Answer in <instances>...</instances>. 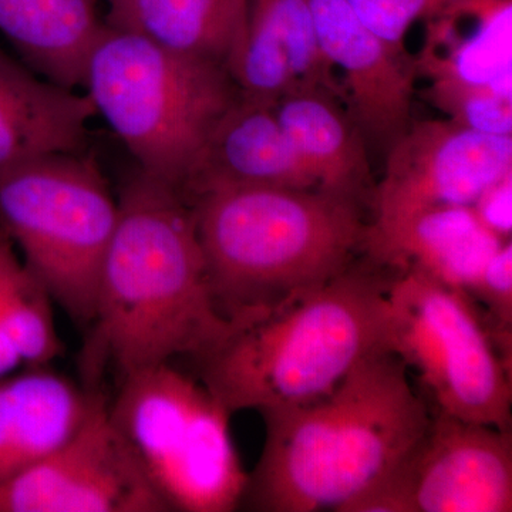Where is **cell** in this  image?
I'll return each mask as SVG.
<instances>
[{
	"label": "cell",
	"mask_w": 512,
	"mask_h": 512,
	"mask_svg": "<svg viewBox=\"0 0 512 512\" xmlns=\"http://www.w3.org/2000/svg\"><path fill=\"white\" fill-rule=\"evenodd\" d=\"M117 201L119 220L80 355L84 383L92 387L107 367L121 379L177 357L200 359L235 328L212 298L187 198L136 167Z\"/></svg>",
	"instance_id": "obj_1"
},
{
	"label": "cell",
	"mask_w": 512,
	"mask_h": 512,
	"mask_svg": "<svg viewBox=\"0 0 512 512\" xmlns=\"http://www.w3.org/2000/svg\"><path fill=\"white\" fill-rule=\"evenodd\" d=\"M265 441L241 507L346 512L413 456L431 424L407 366L377 350L313 402L261 414Z\"/></svg>",
	"instance_id": "obj_2"
},
{
	"label": "cell",
	"mask_w": 512,
	"mask_h": 512,
	"mask_svg": "<svg viewBox=\"0 0 512 512\" xmlns=\"http://www.w3.org/2000/svg\"><path fill=\"white\" fill-rule=\"evenodd\" d=\"M187 201L212 298L234 323L328 284L365 249L360 204L322 190L225 185Z\"/></svg>",
	"instance_id": "obj_3"
},
{
	"label": "cell",
	"mask_w": 512,
	"mask_h": 512,
	"mask_svg": "<svg viewBox=\"0 0 512 512\" xmlns=\"http://www.w3.org/2000/svg\"><path fill=\"white\" fill-rule=\"evenodd\" d=\"M390 282L353 264L328 284L235 323L224 342L194 360L198 379L232 414L325 396L367 356L389 349Z\"/></svg>",
	"instance_id": "obj_4"
},
{
	"label": "cell",
	"mask_w": 512,
	"mask_h": 512,
	"mask_svg": "<svg viewBox=\"0 0 512 512\" xmlns=\"http://www.w3.org/2000/svg\"><path fill=\"white\" fill-rule=\"evenodd\" d=\"M82 87L137 168L181 194L241 94L227 64L173 52L106 23L87 56Z\"/></svg>",
	"instance_id": "obj_5"
},
{
	"label": "cell",
	"mask_w": 512,
	"mask_h": 512,
	"mask_svg": "<svg viewBox=\"0 0 512 512\" xmlns=\"http://www.w3.org/2000/svg\"><path fill=\"white\" fill-rule=\"evenodd\" d=\"M109 413L168 511L241 507L248 473L232 439V413L200 379L174 363L137 370L121 377Z\"/></svg>",
	"instance_id": "obj_6"
},
{
	"label": "cell",
	"mask_w": 512,
	"mask_h": 512,
	"mask_svg": "<svg viewBox=\"0 0 512 512\" xmlns=\"http://www.w3.org/2000/svg\"><path fill=\"white\" fill-rule=\"evenodd\" d=\"M119 201L89 150L0 175V229L73 322L89 328Z\"/></svg>",
	"instance_id": "obj_7"
},
{
	"label": "cell",
	"mask_w": 512,
	"mask_h": 512,
	"mask_svg": "<svg viewBox=\"0 0 512 512\" xmlns=\"http://www.w3.org/2000/svg\"><path fill=\"white\" fill-rule=\"evenodd\" d=\"M389 349L417 370L439 413L511 430V363L466 292L407 269L389 286Z\"/></svg>",
	"instance_id": "obj_8"
},
{
	"label": "cell",
	"mask_w": 512,
	"mask_h": 512,
	"mask_svg": "<svg viewBox=\"0 0 512 512\" xmlns=\"http://www.w3.org/2000/svg\"><path fill=\"white\" fill-rule=\"evenodd\" d=\"M511 168V136L478 133L453 120H413L386 154L370 225L384 227L433 208L473 207Z\"/></svg>",
	"instance_id": "obj_9"
},
{
	"label": "cell",
	"mask_w": 512,
	"mask_h": 512,
	"mask_svg": "<svg viewBox=\"0 0 512 512\" xmlns=\"http://www.w3.org/2000/svg\"><path fill=\"white\" fill-rule=\"evenodd\" d=\"M0 512H168L127 441L107 399L72 439L0 484Z\"/></svg>",
	"instance_id": "obj_10"
},
{
	"label": "cell",
	"mask_w": 512,
	"mask_h": 512,
	"mask_svg": "<svg viewBox=\"0 0 512 512\" xmlns=\"http://www.w3.org/2000/svg\"><path fill=\"white\" fill-rule=\"evenodd\" d=\"M390 481L397 512H511V430L439 413Z\"/></svg>",
	"instance_id": "obj_11"
},
{
	"label": "cell",
	"mask_w": 512,
	"mask_h": 512,
	"mask_svg": "<svg viewBox=\"0 0 512 512\" xmlns=\"http://www.w3.org/2000/svg\"><path fill=\"white\" fill-rule=\"evenodd\" d=\"M323 55L345 73L348 114L384 157L413 123L416 59L366 28L345 0H312Z\"/></svg>",
	"instance_id": "obj_12"
},
{
	"label": "cell",
	"mask_w": 512,
	"mask_h": 512,
	"mask_svg": "<svg viewBox=\"0 0 512 512\" xmlns=\"http://www.w3.org/2000/svg\"><path fill=\"white\" fill-rule=\"evenodd\" d=\"M228 69L241 94L269 106L298 86L348 103L320 47L312 0H251L247 32Z\"/></svg>",
	"instance_id": "obj_13"
},
{
	"label": "cell",
	"mask_w": 512,
	"mask_h": 512,
	"mask_svg": "<svg viewBox=\"0 0 512 512\" xmlns=\"http://www.w3.org/2000/svg\"><path fill=\"white\" fill-rule=\"evenodd\" d=\"M106 400L50 366L0 377V484L45 460L72 439Z\"/></svg>",
	"instance_id": "obj_14"
},
{
	"label": "cell",
	"mask_w": 512,
	"mask_h": 512,
	"mask_svg": "<svg viewBox=\"0 0 512 512\" xmlns=\"http://www.w3.org/2000/svg\"><path fill=\"white\" fill-rule=\"evenodd\" d=\"M225 185L319 190L315 175L279 124L275 106L244 94L212 131L183 195L190 200Z\"/></svg>",
	"instance_id": "obj_15"
},
{
	"label": "cell",
	"mask_w": 512,
	"mask_h": 512,
	"mask_svg": "<svg viewBox=\"0 0 512 512\" xmlns=\"http://www.w3.org/2000/svg\"><path fill=\"white\" fill-rule=\"evenodd\" d=\"M96 116L86 93L50 82L0 49V175L50 154L86 151Z\"/></svg>",
	"instance_id": "obj_16"
},
{
	"label": "cell",
	"mask_w": 512,
	"mask_h": 512,
	"mask_svg": "<svg viewBox=\"0 0 512 512\" xmlns=\"http://www.w3.org/2000/svg\"><path fill=\"white\" fill-rule=\"evenodd\" d=\"M505 241L478 220L473 207H443L384 227L367 225L365 251L377 265L416 269L467 292Z\"/></svg>",
	"instance_id": "obj_17"
},
{
	"label": "cell",
	"mask_w": 512,
	"mask_h": 512,
	"mask_svg": "<svg viewBox=\"0 0 512 512\" xmlns=\"http://www.w3.org/2000/svg\"><path fill=\"white\" fill-rule=\"evenodd\" d=\"M338 101L319 87L298 86L278 100L275 113L319 190L360 204L370 190L369 148Z\"/></svg>",
	"instance_id": "obj_18"
},
{
	"label": "cell",
	"mask_w": 512,
	"mask_h": 512,
	"mask_svg": "<svg viewBox=\"0 0 512 512\" xmlns=\"http://www.w3.org/2000/svg\"><path fill=\"white\" fill-rule=\"evenodd\" d=\"M103 25L99 0H0V33L20 60L67 89L82 87Z\"/></svg>",
	"instance_id": "obj_19"
},
{
	"label": "cell",
	"mask_w": 512,
	"mask_h": 512,
	"mask_svg": "<svg viewBox=\"0 0 512 512\" xmlns=\"http://www.w3.org/2000/svg\"><path fill=\"white\" fill-rule=\"evenodd\" d=\"M111 28L183 55L227 64L247 32L251 0H106Z\"/></svg>",
	"instance_id": "obj_20"
},
{
	"label": "cell",
	"mask_w": 512,
	"mask_h": 512,
	"mask_svg": "<svg viewBox=\"0 0 512 512\" xmlns=\"http://www.w3.org/2000/svg\"><path fill=\"white\" fill-rule=\"evenodd\" d=\"M53 305L45 285L23 265L18 254L13 256L0 289V316L22 367L50 366L63 355Z\"/></svg>",
	"instance_id": "obj_21"
},
{
	"label": "cell",
	"mask_w": 512,
	"mask_h": 512,
	"mask_svg": "<svg viewBox=\"0 0 512 512\" xmlns=\"http://www.w3.org/2000/svg\"><path fill=\"white\" fill-rule=\"evenodd\" d=\"M430 97L450 120L478 133L511 136V96L493 87L433 80Z\"/></svg>",
	"instance_id": "obj_22"
},
{
	"label": "cell",
	"mask_w": 512,
	"mask_h": 512,
	"mask_svg": "<svg viewBox=\"0 0 512 512\" xmlns=\"http://www.w3.org/2000/svg\"><path fill=\"white\" fill-rule=\"evenodd\" d=\"M512 247L505 241L485 264L466 292L487 308L485 318L501 355L511 363L512 328Z\"/></svg>",
	"instance_id": "obj_23"
},
{
	"label": "cell",
	"mask_w": 512,
	"mask_h": 512,
	"mask_svg": "<svg viewBox=\"0 0 512 512\" xmlns=\"http://www.w3.org/2000/svg\"><path fill=\"white\" fill-rule=\"evenodd\" d=\"M356 18L390 45L406 49L404 39L417 20L440 16L457 0H345Z\"/></svg>",
	"instance_id": "obj_24"
},
{
	"label": "cell",
	"mask_w": 512,
	"mask_h": 512,
	"mask_svg": "<svg viewBox=\"0 0 512 512\" xmlns=\"http://www.w3.org/2000/svg\"><path fill=\"white\" fill-rule=\"evenodd\" d=\"M511 178V174L505 175L503 180L488 188L473 205L478 220L503 239L511 235Z\"/></svg>",
	"instance_id": "obj_25"
},
{
	"label": "cell",
	"mask_w": 512,
	"mask_h": 512,
	"mask_svg": "<svg viewBox=\"0 0 512 512\" xmlns=\"http://www.w3.org/2000/svg\"><path fill=\"white\" fill-rule=\"evenodd\" d=\"M16 255L15 245L6 237L5 232L0 229V289H2L3 276L8 268L10 259ZM22 369L15 349L10 345L8 336L3 330L2 316H0V377L9 375L15 370Z\"/></svg>",
	"instance_id": "obj_26"
}]
</instances>
